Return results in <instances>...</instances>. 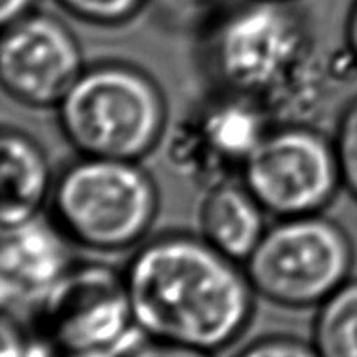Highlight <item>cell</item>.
Listing matches in <instances>:
<instances>
[{
    "instance_id": "603a6c76",
    "label": "cell",
    "mask_w": 357,
    "mask_h": 357,
    "mask_svg": "<svg viewBox=\"0 0 357 357\" xmlns=\"http://www.w3.org/2000/svg\"><path fill=\"white\" fill-rule=\"evenodd\" d=\"M267 2H281V3H293L295 0H267Z\"/></svg>"
},
{
    "instance_id": "52a82bcc",
    "label": "cell",
    "mask_w": 357,
    "mask_h": 357,
    "mask_svg": "<svg viewBox=\"0 0 357 357\" xmlns=\"http://www.w3.org/2000/svg\"><path fill=\"white\" fill-rule=\"evenodd\" d=\"M267 215H319L342 187L333 142L312 124H272L239 171Z\"/></svg>"
},
{
    "instance_id": "ba28073f",
    "label": "cell",
    "mask_w": 357,
    "mask_h": 357,
    "mask_svg": "<svg viewBox=\"0 0 357 357\" xmlns=\"http://www.w3.org/2000/svg\"><path fill=\"white\" fill-rule=\"evenodd\" d=\"M86 70L79 40L45 13L3 26L0 79L10 98L33 108H56Z\"/></svg>"
},
{
    "instance_id": "4fadbf2b",
    "label": "cell",
    "mask_w": 357,
    "mask_h": 357,
    "mask_svg": "<svg viewBox=\"0 0 357 357\" xmlns=\"http://www.w3.org/2000/svg\"><path fill=\"white\" fill-rule=\"evenodd\" d=\"M310 344L317 357H357V279L316 307Z\"/></svg>"
},
{
    "instance_id": "7402d4cb",
    "label": "cell",
    "mask_w": 357,
    "mask_h": 357,
    "mask_svg": "<svg viewBox=\"0 0 357 357\" xmlns=\"http://www.w3.org/2000/svg\"><path fill=\"white\" fill-rule=\"evenodd\" d=\"M51 357H119V356L108 354V352H65V351H56Z\"/></svg>"
},
{
    "instance_id": "2e32d148",
    "label": "cell",
    "mask_w": 357,
    "mask_h": 357,
    "mask_svg": "<svg viewBox=\"0 0 357 357\" xmlns=\"http://www.w3.org/2000/svg\"><path fill=\"white\" fill-rule=\"evenodd\" d=\"M56 349L44 337H28L23 324L2 317V357H51Z\"/></svg>"
},
{
    "instance_id": "5b68a950",
    "label": "cell",
    "mask_w": 357,
    "mask_h": 357,
    "mask_svg": "<svg viewBox=\"0 0 357 357\" xmlns=\"http://www.w3.org/2000/svg\"><path fill=\"white\" fill-rule=\"evenodd\" d=\"M354 248L319 215L279 218L243 264L258 296L288 309L317 307L351 279Z\"/></svg>"
},
{
    "instance_id": "ffe728a7",
    "label": "cell",
    "mask_w": 357,
    "mask_h": 357,
    "mask_svg": "<svg viewBox=\"0 0 357 357\" xmlns=\"http://www.w3.org/2000/svg\"><path fill=\"white\" fill-rule=\"evenodd\" d=\"M37 0H0V21L2 26L14 23L21 17L33 13V6Z\"/></svg>"
},
{
    "instance_id": "6da1fadb",
    "label": "cell",
    "mask_w": 357,
    "mask_h": 357,
    "mask_svg": "<svg viewBox=\"0 0 357 357\" xmlns=\"http://www.w3.org/2000/svg\"><path fill=\"white\" fill-rule=\"evenodd\" d=\"M239 265L201 236L166 234L142 244L122 271L139 333L213 356L232 347L250 326L257 295Z\"/></svg>"
},
{
    "instance_id": "d6986e66",
    "label": "cell",
    "mask_w": 357,
    "mask_h": 357,
    "mask_svg": "<svg viewBox=\"0 0 357 357\" xmlns=\"http://www.w3.org/2000/svg\"><path fill=\"white\" fill-rule=\"evenodd\" d=\"M181 10L194 14H222L236 6V0H174Z\"/></svg>"
},
{
    "instance_id": "9a60e30c",
    "label": "cell",
    "mask_w": 357,
    "mask_h": 357,
    "mask_svg": "<svg viewBox=\"0 0 357 357\" xmlns=\"http://www.w3.org/2000/svg\"><path fill=\"white\" fill-rule=\"evenodd\" d=\"M331 142L340 171L342 188L357 202V98L342 112Z\"/></svg>"
},
{
    "instance_id": "ac0fdd59",
    "label": "cell",
    "mask_w": 357,
    "mask_h": 357,
    "mask_svg": "<svg viewBox=\"0 0 357 357\" xmlns=\"http://www.w3.org/2000/svg\"><path fill=\"white\" fill-rule=\"evenodd\" d=\"M122 357H213V354L183 345L167 344V342L149 340L143 337L132 349Z\"/></svg>"
},
{
    "instance_id": "277c9868",
    "label": "cell",
    "mask_w": 357,
    "mask_h": 357,
    "mask_svg": "<svg viewBox=\"0 0 357 357\" xmlns=\"http://www.w3.org/2000/svg\"><path fill=\"white\" fill-rule=\"evenodd\" d=\"M49 206L51 220L72 244L124 251L150 232L159 194L136 160L79 155L54 180Z\"/></svg>"
},
{
    "instance_id": "7c38bea8",
    "label": "cell",
    "mask_w": 357,
    "mask_h": 357,
    "mask_svg": "<svg viewBox=\"0 0 357 357\" xmlns=\"http://www.w3.org/2000/svg\"><path fill=\"white\" fill-rule=\"evenodd\" d=\"M272 124V119L260 105L225 93L202 112L195 135L209 164L215 167H239L241 171Z\"/></svg>"
},
{
    "instance_id": "8992f818",
    "label": "cell",
    "mask_w": 357,
    "mask_h": 357,
    "mask_svg": "<svg viewBox=\"0 0 357 357\" xmlns=\"http://www.w3.org/2000/svg\"><path fill=\"white\" fill-rule=\"evenodd\" d=\"M33 323L40 337L65 352L122 357L143 338L124 272L105 264L72 265L40 303Z\"/></svg>"
},
{
    "instance_id": "30bf717a",
    "label": "cell",
    "mask_w": 357,
    "mask_h": 357,
    "mask_svg": "<svg viewBox=\"0 0 357 357\" xmlns=\"http://www.w3.org/2000/svg\"><path fill=\"white\" fill-rule=\"evenodd\" d=\"M265 215L243 181L220 180L209 187L199 206V236L243 265L267 230Z\"/></svg>"
},
{
    "instance_id": "e0dca14e",
    "label": "cell",
    "mask_w": 357,
    "mask_h": 357,
    "mask_svg": "<svg viewBox=\"0 0 357 357\" xmlns=\"http://www.w3.org/2000/svg\"><path fill=\"white\" fill-rule=\"evenodd\" d=\"M234 357H317V354L310 342L288 335H272L251 342Z\"/></svg>"
},
{
    "instance_id": "8fae6325",
    "label": "cell",
    "mask_w": 357,
    "mask_h": 357,
    "mask_svg": "<svg viewBox=\"0 0 357 357\" xmlns=\"http://www.w3.org/2000/svg\"><path fill=\"white\" fill-rule=\"evenodd\" d=\"M52 187L54 178L42 146L17 129H3L0 185L2 229L38 218L51 199Z\"/></svg>"
},
{
    "instance_id": "9c48e42d",
    "label": "cell",
    "mask_w": 357,
    "mask_h": 357,
    "mask_svg": "<svg viewBox=\"0 0 357 357\" xmlns=\"http://www.w3.org/2000/svg\"><path fill=\"white\" fill-rule=\"evenodd\" d=\"M68 244L58 225L40 216L2 229L0 300L3 316L17 323L23 316L35 319L47 293L73 265Z\"/></svg>"
},
{
    "instance_id": "7a4b0ae2",
    "label": "cell",
    "mask_w": 357,
    "mask_h": 357,
    "mask_svg": "<svg viewBox=\"0 0 357 357\" xmlns=\"http://www.w3.org/2000/svg\"><path fill=\"white\" fill-rule=\"evenodd\" d=\"M202 58L223 93L255 101L274 124L314 126L326 103L328 72L293 3L250 0L223 10Z\"/></svg>"
},
{
    "instance_id": "44dd1931",
    "label": "cell",
    "mask_w": 357,
    "mask_h": 357,
    "mask_svg": "<svg viewBox=\"0 0 357 357\" xmlns=\"http://www.w3.org/2000/svg\"><path fill=\"white\" fill-rule=\"evenodd\" d=\"M345 45L351 61L357 68V0H352L345 23Z\"/></svg>"
},
{
    "instance_id": "5bb4252c",
    "label": "cell",
    "mask_w": 357,
    "mask_h": 357,
    "mask_svg": "<svg viewBox=\"0 0 357 357\" xmlns=\"http://www.w3.org/2000/svg\"><path fill=\"white\" fill-rule=\"evenodd\" d=\"M149 0H56L75 20L100 26H117L136 16Z\"/></svg>"
},
{
    "instance_id": "3957f363",
    "label": "cell",
    "mask_w": 357,
    "mask_h": 357,
    "mask_svg": "<svg viewBox=\"0 0 357 357\" xmlns=\"http://www.w3.org/2000/svg\"><path fill=\"white\" fill-rule=\"evenodd\" d=\"M56 115L61 135L79 155L139 162L162 138L167 107L143 70L105 61L86 66Z\"/></svg>"
}]
</instances>
